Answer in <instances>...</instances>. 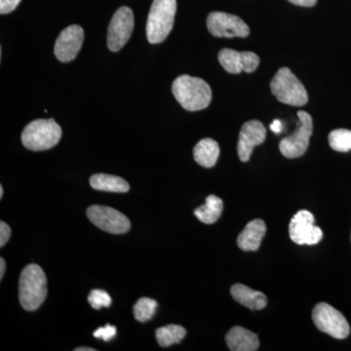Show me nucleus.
Instances as JSON below:
<instances>
[{
  "label": "nucleus",
  "mask_w": 351,
  "mask_h": 351,
  "mask_svg": "<svg viewBox=\"0 0 351 351\" xmlns=\"http://www.w3.org/2000/svg\"><path fill=\"white\" fill-rule=\"evenodd\" d=\"M176 100L189 112H197L209 107L212 101V90L201 78L184 75L176 78L172 85Z\"/></svg>",
  "instance_id": "obj_1"
},
{
  "label": "nucleus",
  "mask_w": 351,
  "mask_h": 351,
  "mask_svg": "<svg viewBox=\"0 0 351 351\" xmlns=\"http://www.w3.org/2000/svg\"><path fill=\"white\" fill-rule=\"evenodd\" d=\"M47 297V277L43 269L31 263L23 269L19 279L21 306L27 311L38 309Z\"/></svg>",
  "instance_id": "obj_2"
},
{
  "label": "nucleus",
  "mask_w": 351,
  "mask_h": 351,
  "mask_svg": "<svg viewBox=\"0 0 351 351\" xmlns=\"http://www.w3.org/2000/svg\"><path fill=\"white\" fill-rule=\"evenodd\" d=\"M177 1L154 0L147 21V38L149 43H163L174 25Z\"/></svg>",
  "instance_id": "obj_3"
},
{
  "label": "nucleus",
  "mask_w": 351,
  "mask_h": 351,
  "mask_svg": "<svg viewBox=\"0 0 351 351\" xmlns=\"http://www.w3.org/2000/svg\"><path fill=\"white\" fill-rule=\"evenodd\" d=\"M62 138V129L54 119H36L25 127L22 143L25 149L43 152L52 149Z\"/></svg>",
  "instance_id": "obj_4"
},
{
  "label": "nucleus",
  "mask_w": 351,
  "mask_h": 351,
  "mask_svg": "<svg viewBox=\"0 0 351 351\" xmlns=\"http://www.w3.org/2000/svg\"><path fill=\"white\" fill-rule=\"evenodd\" d=\"M271 93L277 100L294 107H302L308 101V95L302 83L288 68H281L270 82Z\"/></svg>",
  "instance_id": "obj_5"
},
{
  "label": "nucleus",
  "mask_w": 351,
  "mask_h": 351,
  "mask_svg": "<svg viewBox=\"0 0 351 351\" xmlns=\"http://www.w3.org/2000/svg\"><path fill=\"white\" fill-rule=\"evenodd\" d=\"M313 319L318 330L332 338L343 339L350 335V324L343 314L326 302L316 304L313 311Z\"/></svg>",
  "instance_id": "obj_6"
},
{
  "label": "nucleus",
  "mask_w": 351,
  "mask_h": 351,
  "mask_svg": "<svg viewBox=\"0 0 351 351\" xmlns=\"http://www.w3.org/2000/svg\"><path fill=\"white\" fill-rule=\"evenodd\" d=\"M298 117L300 121L297 130L292 135L281 140L279 144V149L286 158H298L304 156L313 135V123L311 115L304 110H300L298 112Z\"/></svg>",
  "instance_id": "obj_7"
},
{
  "label": "nucleus",
  "mask_w": 351,
  "mask_h": 351,
  "mask_svg": "<svg viewBox=\"0 0 351 351\" xmlns=\"http://www.w3.org/2000/svg\"><path fill=\"white\" fill-rule=\"evenodd\" d=\"M87 217L97 228L112 234H123L131 228L130 221L125 215L112 207L93 205L88 208Z\"/></svg>",
  "instance_id": "obj_8"
},
{
  "label": "nucleus",
  "mask_w": 351,
  "mask_h": 351,
  "mask_svg": "<svg viewBox=\"0 0 351 351\" xmlns=\"http://www.w3.org/2000/svg\"><path fill=\"white\" fill-rule=\"evenodd\" d=\"M207 27L216 38H247L250 34V29L241 18L225 12L210 13Z\"/></svg>",
  "instance_id": "obj_9"
},
{
  "label": "nucleus",
  "mask_w": 351,
  "mask_h": 351,
  "mask_svg": "<svg viewBox=\"0 0 351 351\" xmlns=\"http://www.w3.org/2000/svg\"><path fill=\"white\" fill-rule=\"evenodd\" d=\"M133 11L129 7H120L113 14L108 29V47L112 52H119L130 39L134 29Z\"/></svg>",
  "instance_id": "obj_10"
},
{
  "label": "nucleus",
  "mask_w": 351,
  "mask_h": 351,
  "mask_svg": "<svg viewBox=\"0 0 351 351\" xmlns=\"http://www.w3.org/2000/svg\"><path fill=\"white\" fill-rule=\"evenodd\" d=\"M314 216L306 210H301L293 217L289 225V234L298 245H315L323 239L320 228L314 226Z\"/></svg>",
  "instance_id": "obj_11"
},
{
  "label": "nucleus",
  "mask_w": 351,
  "mask_h": 351,
  "mask_svg": "<svg viewBox=\"0 0 351 351\" xmlns=\"http://www.w3.org/2000/svg\"><path fill=\"white\" fill-rule=\"evenodd\" d=\"M84 31L80 25H71L60 34L55 44L54 54L62 63L75 60L82 49Z\"/></svg>",
  "instance_id": "obj_12"
},
{
  "label": "nucleus",
  "mask_w": 351,
  "mask_h": 351,
  "mask_svg": "<svg viewBox=\"0 0 351 351\" xmlns=\"http://www.w3.org/2000/svg\"><path fill=\"white\" fill-rule=\"evenodd\" d=\"M218 59L225 71L232 75H239L242 71L247 73H254L260 64V58L251 51L239 52L225 48L219 51Z\"/></svg>",
  "instance_id": "obj_13"
},
{
  "label": "nucleus",
  "mask_w": 351,
  "mask_h": 351,
  "mask_svg": "<svg viewBox=\"0 0 351 351\" xmlns=\"http://www.w3.org/2000/svg\"><path fill=\"white\" fill-rule=\"evenodd\" d=\"M267 138V129L258 120H250L242 126L239 133L237 154L242 162L250 160L254 147L262 145Z\"/></svg>",
  "instance_id": "obj_14"
},
{
  "label": "nucleus",
  "mask_w": 351,
  "mask_h": 351,
  "mask_svg": "<svg viewBox=\"0 0 351 351\" xmlns=\"http://www.w3.org/2000/svg\"><path fill=\"white\" fill-rule=\"evenodd\" d=\"M267 232V226L263 219H254L248 223L237 237V245L242 251L254 252L260 248Z\"/></svg>",
  "instance_id": "obj_15"
},
{
  "label": "nucleus",
  "mask_w": 351,
  "mask_h": 351,
  "mask_svg": "<svg viewBox=\"0 0 351 351\" xmlns=\"http://www.w3.org/2000/svg\"><path fill=\"white\" fill-rule=\"evenodd\" d=\"M226 343L232 351H255L260 346V341L255 332L239 326L230 330L226 336Z\"/></svg>",
  "instance_id": "obj_16"
},
{
  "label": "nucleus",
  "mask_w": 351,
  "mask_h": 351,
  "mask_svg": "<svg viewBox=\"0 0 351 351\" xmlns=\"http://www.w3.org/2000/svg\"><path fill=\"white\" fill-rule=\"evenodd\" d=\"M233 299L251 311H261L267 304V295L258 291L252 290L243 284H234L230 289Z\"/></svg>",
  "instance_id": "obj_17"
},
{
  "label": "nucleus",
  "mask_w": 351,
  "mask_h": 351,
  "mask_svg": "<svg viewBox=\"0 0 351 351\" xmlns=\"http://www.w3.org/2000/svg\"><path fill=\"white\" fill-rule=\"evenodd\" d=\"M219 156V144L213 138H203L197 143L193 149L195 160L204 168H212L216 165Z\"/></svg>",
  "instance_id": "obj_18"
},
{
  "label": "nucleus",
  "mask_w": 351,
  "mask_h": 351,
  "mask_svg": "<svg viewBox=\"0 0 351 351\" xmlns=\"http://www.w3.org/2000/svg\"><path fill=\"white\" fill-rule=\"evenodd\" d=\"M90 186L94 189L108 193H125L130 191V186L125 180L117 176L95 174L90 178Z\"/></svg>",
  "instance_id": "obj_19"
},
{
  "label": "nucleus",
  "mask_w": 351,
  "mask_h": 351,
  "mask_svg": "<svg viewBox=\"0 0 351 351\" xmlns=\"http://www.w3.org/2000/svg\"><path fill=\"white\" fill-rule=\"evenodd\" d=\"M223 211V202L216 195H209L205 201V204L196 208L195 216L201 223L212 225L216 223Z\"/></svg>",
  "instance_id": "obj_20"
},
{
  "label": "nucleus",
  "mask_w": 351,
  "mask_h": 351,
  "mask_svg": "<svg viewBox=\"0 0 351 351\" xmlns=\"http://www.w3.org/2000/svg\"><path fill=\"white\" fill-rule=\"evenodd\" d=\"M186 335V330L184 327L174 324L159 328L156 332L157 343L162 348L181 343Z\"/></svg>",
  "instance_id": "obj_21"
},
{
  "label": "nucleus",
  "mask_w": 351,
  "mask_h": 351,
  "mask_svg": "<svg viewBox=\"0 0 351 351\" xmlns=\"http://www.w3.org/2000/svg\"><path fill=\"white\" fill-rule=\"evenodd\" d=\"M157 306H158V304L156 300L149 299V298H141L133 307L135 319L142 323L151 320L156 313Z\"/></svg>",
  "instance_id": "obj_22"
},
{
  "label": "nucleus",
  "mask_w": 351,
  "mask_h": 351,
  "mask_svg": "<svg viewBox=\"0 0 351 351\" xmlns=\"http://www.w3.org/2000/svg\"><path fill=\"white\" fill-rule=\"evenodd\" d=\"M330 147L334 151L348 152L351 151V130L348 129H336L329 134Z\"/></svg>",
  "instance_id": "obj_23"
},
{
  "label": "nucleus",
  "mask_w": 351,
  "mask_h": 351,
  "mask_svg": "<svg viewBox=\"0 0 351 351\" xmlns=\"http://www.w3.org/2000/svg\"><path fill=\"white\" fill-rule=\"evenodd\" d=\"M112 298L106 291L95 289L88 295V302L94 309H101L103 307H110L112 304Z\"/></svg>",
  "instance_id": "obj_24"
},
{
  "label": "nucleus",
  "mask_w": 351,
  "mask_h": 351,
  "mask_svg": "<svg viewBox=\"0 0 351 351\" xmlns=\"http://www.w3.org/2000/svg\"><path fill=\"white\" fill-rule=\"evenodd\" d=\"M117 335V327L107 324L105 327L99 328L93 332V336L97 339H101L104 341H108L114 338Z\"/></svg>",
  "instance_id": "obj_25"
},
{
  "label": "nucleus",
  "mask_w": 351,
  "mask_h": 351,
  "mask_svg": "<svg viewBox=\"0 0 351 351\" xmlns=\"http://www.w3.org/2000/svg\"><path fill=\"white\" fill-rule=\"evenodd\" d=\"M22 0H0V13L8 14L13 12Z\"/></svg>",
  "instance_id": "obj_26"
},
{
  "label": "nucleus",
  "mask_w": 351,
  "mask_h": 351,
  "mask_svg": "<svg viewBox=\"0 0 351 351\" xmlns=\"http://www.w3.org/2000/svg\"><path fill=\"white\" fill-rule=\"evenodd\" d=\"M11 237L10 226L4 221H0V247H4V245L8 242Z\"/></svg>",
  "instance_id": "obj_27"
},
{
  "label": "nucleus",
  "mask_w": 351,
  "mask_h": 351,
  "mask_svg": "<svg viewBox=\"0 0 351 351\" xmlns=\"http://www.w3.org/2000/svg\"><path fill=\"white\" fill-rule=\"evenodd\" d=\"M295 5L302 6V7H313L317 3V0H288Z\"/></svg>",
  "instance_id": "obj_28"
},
{
  "label": "nucleus",
  "mask_w": 351,
  "mask_h": 351,
  "mask_svg": "<svg viewBox=\"0 0 351 351\" xmlns=\"http://www.w3.org/2000/svg\"><path fill=\"white\" fill-rule=\"evenodd\" d=\"M282 128V122H281L280 120H274V121L272 122L271 125H270V129H271V131L276 134L281 133Z\"/></svg>",
  "instance_id": "obj_29"
},
{
  "label": "nucleus",
  "mask_w": 351,
  "mask_h": 351,
  "mask_svg": "<svg viewBox=\"0 0 351 351\" xmlns=\"http://www.w3.org/2000/svg\"><path fill=\"white\" fill-rule=\"evenodd\" d=\"M6 263L3 258H0V280L3 279L4 274H5Z\"/></svg>",
  "instance_id": "obj_30"
},
{
  "label": "nucleus",
  "mask_w": 351,
  "mask_h": 351,
  "mask_svg": "<svg viewBox=\"0 0 351 351\" xmlns=\"http://www.w3.org/2000/svg\"><path fill=\"white\" fill-rule=\"evenodd\" d=\"M75 351H95L94 348H77Z\"/></svg>",
  "instance_id": "obj_31"
},
{
  "label": "nucleus",
  "mask_w": 351,
  "mask_h": 351,
  "mask_svg": "<svg viewBox=\"0 0 351 351\" xmlns=\"http://www.w3.org/2000/svg\"><path fill=\"white\" fill-rule=\"evenodd\" d=\"M3 197V188L2 186H0V198Z\"/></svg>",
  "instance_id": "obj_32"
}]
</instances>
